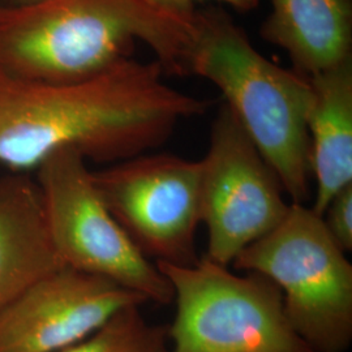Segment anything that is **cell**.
<instances>
[{"label": "cell", "mask_w": 352, "mask_h": 352, "mask_svg": "<svg viewBox=\"0 0 352 352\" xmlns=\"http://www.w3.org/2000/svg\"><path fill=\"white\" fill-rule=\"evenodd\" d=\"M208 106L166 84L158 62L128 58L74 82L0 85V164L28 173L64 148L116 164L161 146Z\"/></svg>", "instance_id": "6da1fadb"}, {"label": "cell", "mask_w": 352, "mask_h": 352, "mask_svg": "<svg viewBox=\"0 0 352 352\" xmlns=\"http://www.w3.org/2000/svg\"><path fill=\"white\" fill-rule=\"evenodd\" d=\"M196 13L154 0H42L0 6V85H54L98 75L126 59L135 41L164 71L187 72Z\"/></svg>", "instance_id": "7a4b0ae2"}, {"label": "cell", "mask_w": 352, "mask_h": 352, "mask_svg": "<svg viewBox=\"0 0 352 352\" xmlns=\"http://www.w3.org/2000/svg\"><path fill=\"white\" fill-rule=\"evenodd\" d=\"M187 72L213 82L257 151L277 174L291 202L311 196L307 113L308 77L278 67L252 46L227 13H196Z\"/></svg>", "instance_id": "3957f363"}, {"label": "cell", "mask_w": 352, "mask_h": 352, "mask_svg": "<svg viewBox=\"0 0 352 352\" xmlns=\"http://www.w3.org/2000/svg\"><path fill=\"white\" fill-rule=\"evenodd\" d=\"M231 266L269 278L295 331L315 352H346L352 342V265L305 204L289 212Z\"/></svg>", "instance_id": "277c9868"}, {"label": "cell", "mask_w": 352, "mask_h": 352, "mask_svg": "<svg viewBox=\"0 0 352 352\" xmlns=\"http://www.w3.org/2000/svg\"><path fill=\"white\" fill-rule=\"evenodd\" d=\"M171 283L175 317L170 352H315L286 315L282 294L263 274L215 264L157 263Z\"/></svg>", "instance_id": "5b68a950"}, {"label": "cell", "mask_w": 352, "mask_h": 352, "mask_svg": "<svg viewBox=\"0 0 352 352\" xmlns=\"http://www.w3.org/2000/svg\"><path fill=\"white\" fill-rule=\"evenodd\" d=\"M80 151L51 153L36 171L46 226L63 266L106 278L148 302H174V291L155 263L132 243L103 201Z\"/></svg>", "instance_id": "8992f818"}, {"label": "cell", "mask_w": 352, "mask_h": 352, "mask_svg": "<svg viewBox=\"0 0 352 352\" xmlns=\"http://www.w3.org/2000/svg\"><path fill=\"white\" fill-rule=\"evenodd\" d=\"M93 177L113 218L146 258L177 266L200 260V161L144 153L93 171Z\"/></svg>", "instance_id": "52a82bcc"}, {"label": "cell", "mask_w": 352, "mask_h": 352, "mask_svg": "<svg viewBox=\"0 0 352 352\" xmlns=\"http://www.w3.org/2000/svg\"><path fill=\"white\" fill-rule=\"evenodd\" d=\"M200 164L201 223L208 232L204 257L231 266L240 252L280 223L291 202L226 103L214 119Z\"/></svg>", "instance_id": "ba28073f"}, {"label": "cell", "mask_w": 352, "mask_h": 352, "mask_svg": "<svg viewBox=\"0 0 352 352\" xmlns=\"http://www.w3.org/2000/svg\"><path fill=\"white\" fill-rule=\"evenodd\" d=\"M148 300L106 278L62 266L0 311V352H56L122 309Z\"/></svg>", "instance_id": "9c48e42d"}, {"label": "cell", "mask_w": 352, "mask_h": 352, "mask_svg": "<svg viewBox=\"0 0 352 352\" xmlns=\"http://www.w3.org/2000/svg\"><path fill=\"white\" fill-rule=\"evenodd\" d=\"M62 266L36 179L28 173L0 177V311L37 279Z\"/></svg>", "instance_id": "30bf717a"}, {"label": "cell", "mask_w": 352, "mask_h": 352, "mask_svg": "<svg viewBox=\"0 0 352 352\" xmlns=\"http://www.w3.org/2000/svg\"><path fill=\"white\" fill-rule=\"evenodd\" d=\"M308 80L312 97L307 131L316 180L312 210L322 215L331 197L352 184V58Z\"/></svg>", "instance_id": "8fae6325"}, {"label": "cell", "mask_w": 352, "mask_h": 352, "mask_svg": "<svg viewBox=\"0 0 352 352\" xmlns=\"http://www.w3.org/2000/svg\"><path fill=\"white\" fill-rule=\"evenodd\" d=\"M261 36L286 51L305 77L351 56V0H269Z\"/></svg>", "instance_id": "7c38bea8"}, {"label": "cell", "mask_w": 352, "mask_h": 352, "mask_svg": "<svg viewBox=\"0 0 352 352\" xmlns=\"http://www.w3.org/2000/svg\"><path fill=\"white\" fill-rule=\"evenodd\" d=\"M56 352H170L167 327L151 324L141 307L122 309L88 337Z\"/></svg>", "instance_id": "4fadbf2b"}, {"label": "cell", "mask_w": 352, "mask_h": 352, "mask_svg": "<svg viewBox=\"0 0 352 352\" xmlns=\"http://www.w3.org/2000/svg\"><path fill=\"white\" fill-rule=\"evenodd\" d=\"M322 221L344 253L352 252V184L338 190L327 204Z\"/></svg>", "instance_id": "5bb4252c"}, {"label": "cell", "mask_w": 352, "mask_h": 352, "mask_svg": "<svg viewBox=\"0 0 352 352\" xmlns=\"http://www.w3.org/2000/svg\"><path fill=\"white\" fill-rule=\"evenodd\" d=\"M164 8L179 13H193V6L201 0H154ZM236 8L238 11H251L257 7L258 0H218Z\"/></svg>", "instance_id": "9a60e30c"}, {"label": "cell", "mask_w": 352, "mask_h": 352, "mask_svg": "<svg viewBox=\"0 0 352 352\" xmlns=\"http://www.w3.org/2000/svg\"><path fill=\"white\" fill-rule=\"evenodd\" d=\"M42 0H0V6L3 7H16V6H26L32 3H38Z\"/></svg>", "instance_id": "2e32d148"}]
</instances>
